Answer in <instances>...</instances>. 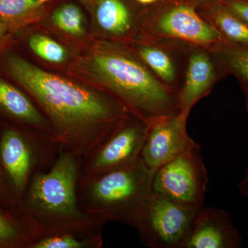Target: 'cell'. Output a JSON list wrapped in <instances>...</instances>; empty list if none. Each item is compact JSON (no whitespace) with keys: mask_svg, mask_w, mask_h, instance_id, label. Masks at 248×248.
<instances>
[{"mask_svg":"<svg viewBox=\"0 0 248 248\" xmlns=\"http://www.w3.org/2000/svg\"><path fill=\"white\" fill-rule=\"evenodd\" d=\"M6 65L42 109L59 144L81 158L110 138L129 113L105 91L52 74L20 57H8Z\"/></svg>","mask_w":248,"mask_h":248,"instance_id":"obj_1","label":"cell"},{"mask_svg":"<svg viewBox=\"0 0 248 248\" xmlns=\"http://www.w3.org/2000/svg\"><path fill=\"white\" fill-rule=\"evenodd\" d=\"M86 63L99 89L148 127L181 110L177 94L164 86L128 45L104 42Z\"/></svg>","mask_w":248,"mask_h":248,"instance_id":"obj_2","label":"cell"},{"mask_svg":"<svg viewBox=\"0 0 248 248\" xmlns=\"http://www.w3.org/2000/svg\"><path fill=\"white\" fill-rule=\"evenodd\" d=\"M81 160L62 148L51 167L31 180L18 215L30 228L34 241L61 232L103 230L107 223L79 208Z\"/></svg>","mask_w":248,"mask_h":248,"instance_id":"obj_3","label":"cell"},{"mask_svg":"<svg viewBox=\"0 0 248 248\" xmlns=\"http://www.w3.org/2000/svg\"><path fill=\"white\" fill-rule=\"evenodd\" d=\"M156 170L141 158L120 169L87 178H80L78 203L84 213L133 228L153 191Z\"/></svg>","mask_w":248,"mask_h":248,"instance_id":"obj_4","label":"cell"},{"mask_svg":"<svg viewBox=\"0 0 248 248\" xmlns=\"http://www.w3.org/2000/svg\"><path fill=\"white\" fill-rule=\"evenodd\" d=\"M62 148L53 135L37 129L23 132L6 128L2 132L0 161L18 207L31 180L51 167Z\"/></svg>","mask_w":248,"mask_h":248,"instance_id":"obj_5","label":"cell"},{"mask_svg":"<svg viewBox=\"0 0 248 248\" xmlns=\"http://www.w3.org/2000/svg\"><path fill=\"white\" fill-rule=\"evenodd\" d=\"M143 34L212 49L226 42L199 12L195 0H159L148 6Z\"/></svg>","mask_w":248,"mask_h":248,"instance_id":"obj_6","label":"cell"},{"mask_svg":"<svg viewBox=\"0 0 248 248\" xmlns=\"http://www.w3.org/2000/svg\"><path fill=\"white\" fill-rule=\"evenodd\" d=\"M208 173L196 144L155 170L153 191L193 208L203 206Z\"/></svg>","mask_w":248,"mask_h":248,"instance_id":"obj_7","label":"cell"},{"mask_svg":"<svg viewBox=\"0 0 248 248\" xmlns=\"http://www.w3.org/2000/svg\"><path fill=\"white\" fill-rule=\"evenodd\" d=\"M200 209L181 205L152 191L135 230L146 247L182 248Z\"/></svg>","mask_w":248,"mask_h":248,"instance_id":"obj_8","label":"cell"},{"mask_svg":"<svg viewBox=\"0 0 248 248\" xmlns=\"http://www.w3.org/2000/svg\"><path fill=\"white\" fill-rule=\"evenodd\" d=\"M148 132L143 120L128 113L110 138L81 158L80 178L120 169L141 159Z\"/></svg>","mask_w":248,"mask_h":248,"instance_id":"obj_9","label":"cell"},{"mask_svg":"<svg viewBox=\"0 0 248 248\" xmlns=\"http://www.w3.org/2000/svg\"><path fill=\"white\" fill-rule=\"evenodd\" d=\"M189 45L143 34L129 47L164 86L177 94L185 76Z\"/></svg>","mask_w":248,"mask_h":248,"instance_id":"obj_10","label":"cell"},{"mask_svg":"<svg viewBox=\"0 0 248 248\" xmlns=\"http://www.w3.org/2000/svg\"><path fill=\"white\" fill-rule=\"evenodd\" d=\"M190 113L180 110L148 127L141 156L147 167L158 169L197 144L187 131Z\"/></svg>","mask_w":248,"mask_h":248,"instance_id":"obj_11","label":"cell"},{"mask_svg":"<svg viewBox=\"0 0 248 248\" xmlns=\"http://www.w3.org/2000/svg\"><path fill=\"white\" fill-rule=\"evenodd\" d=\"M226 77L211 49L189 45L185 76L177 93L180 110L190 112Z\"/></svg>","mask_w":248,"mask_h":248,"instance_id":"obj_12","label":"cell"},{"mask_svg":"<svg viewBox=\"0 0 248 248\" xmlns=\"http://www.w3.org/2000/svg\"><path fill=\"white\" fill-rule=\"evenodd\" d=\"M242 237L230 214L202 207L196 215L182 248H239Z\"/></svg>","mask_w":248,"mask_h":248,"instance_id":"obj_13","label":"cell"},{"mask_svg":"<svg viewBox=\"0 0 248 248\" xmlns=\"http://www.w3.org/2000/svg\"><path fill=\"white\" fill-rule=\"evenodd\" d=\"M143 15L137 16L124 0H99L96 19L99 29L116 43L127 45L143 35Z\"/></svg>","mask_w":248,"mask_h":248,"instance_id":"obj_14","label":"cell"},{"mask_svg":"<svg viewBox=\"0 0 248 248\" xmlns=\"http://www.w3.org/2000/svg\"><path fill=\"white\" fill-rule=\"evenodd\" d=\"M0 110L27 126L53 136L51 125L43 112L22 91L1 78Z\"/></svg>","mask_w":248,"mask_h":248,"instance_id":"obj_15","label":"cell"},{"mask_svg":"<svg viewBox=\"0 0 248 248\" xmlns=\"http://www.w3.org/2000/svg\"><path fill=\"white\" fill-rule=\"evenodd\" d=\"M199 12L229 43L248 46V25L219 0L200 5Z\"/></svg>","mask_w":248,"mask_h":248,"instance_id":"obj_16","label":"cell"},{"mask_svg":"<svg viewBox=\"0 0 248 248\" xmlns=\"http://www.w3.org/2000/svg\"><path fill=\"white\" fill-rule=\"evenodd\" d=\"M103 244L102 230L65 231L45 235L27 248H101Z\"/></svg>","mask_w":248,"mask_h":248,"instance_id":"obj_17","label":"cell"},{"mask_svg":"<svg viewBox=\"0 0 248 248\" xmlns=\"http://www.w3.org/2000/svg\"><path fill=\"white\" fill-rule=\"evenodd\" d=\"M211 50L226 77L234 76L241 89H248V46L226 42Z\"/></svg>","mask_w":248,"mask_h":248,"instance_id":"obj_18","label":"cell"},{"mask_svg":"<svg viewBox=\"0 0 248 248\" xmlns=\"http://www.w3.org/2000/svg\"><path fill=\"white\" fill-rule=\"evenodd\" d=\"M33 241L32 232L19 215L0 209V248H27Z\"/></svg>","mask_w":248,"mask_h":248,"instance_id":"obj_19","label":"cell"},{"mask_svg":"<svg viewBox=\"0 0 248 248\" xmlns=\"http://www.w3.org/2000/svg\"><path fill=\"white\" fill-rule=\"evenodd\" d=\"M39 6L37 0H0V22L8 29L19 27Z\"/></svg>","mask_w":248,"mask_h":248,"instance_id":"obj_20","label":"cell"},{"mask_svg":"<svg viewBox=\"0 0 248 248\" xmlns=\"http://www.w3.org/2000/svg\"><path fill=\"white\" fill-rule=\"evenodd\" d=\"M52 22L60 30L70 35L81 36L84 33L82 13L76 5L60 6L53 13Z\"/></svg>","mask_w":248,"mask_h":248,"instance_id":"obj_21","label":"cell"},{"mask_svg":"<svg viewBox=\"0 0 248 248\" xmlns=\"http://www.w3.org/2000/svg\"><path fill=\"white\" fill-rule=\"evenodd\" d=\"M32 51L40 58L51 63H62L66 58V50L53 39L42 35L31 36L29 41Z\"/></svg>","mask_w":248,"mask_h":248,"instance_id":"obj_22","label":"cell"},{"mask_svg":"<svg viewBox=\"0 0 248 248\" xmlns=\"http://www.w3.org/2000/svg\"><path fill=\"white\" fill-rule=\"evenodd\" d=\"M241 20L248 25V1L247 0H219Z\"/></svg>","mask_w":248,"mask_h":248,"instance_id":"obj_23","label":"cell"},{"mask_svg":"<svg viewBox=\"0 0 248 248\" xmlns=\"http://www.w3.org/2000/svg\"><path fill=\"white\" fill-rule=\"evenodd\" d=\"M240 192L248 200V166L245 170L244 175L238 185Z\"/></svg>","mask_w":248,"mask_h":248,"instance_id":"obj_24","label":"cell"},{"mask_svg":"<svg viewBox=\"0 0 248 248\" xmlns=\"http://www.w3.org/2000/svg\"><path fill=\"white\" fill-rule=\"evenodd\" d=\"M8 27L3 24L2 22H0V42L1 40L4 38L5 35H6V32L8 31Z\"/></svg>","mask_w":248,"mask_h":248,"instance_id":"obj_25","label":"cell"},{"mask_svg":"<svg viewBox=\"0 0 248 248\" xmlns=\"http://www.w3.org/2000/svg\"><path fill=\"white\" fill-rule=\"evenodd\" d=\"M140 4L144 5V6H150L157 2L159 0H136Z\"/></svg>","mask_w":248,"mask_h":248,"instance_id":"obj_26","label":"cell"},{"mask_svg":"<svg viewBox=\"0 0 248 248\" xmlns=\"http://www.w3.org/2000/svg\"><path fill=\"white\" fill-rule=\"evenodd\" d=\"M244 93L245 102H246V110L248 114V89H241Z\"/></svg>","mask_w":248,"mask_h":248,"instance_id":"obj_27","label":"cell"},{"mask_svg":"<svg viewBox=\"0 0 248 248\" xmlns=\"http://www.w3.org/2000/svg\"><path fill=\"white\" fill-rule=\"evenodd\" d=\"M215 1V0H195L196 4H197V7L205 3L210 2V1Z\"/></svg>","mask_w":248,"mask_h":248,"instance_id":"obj_28","label":"cell"},{"mask_svg":"<svg viewBox=\"0 0 248 248\" xmlns=\"http://www.w3.org/2000/svg\"><path fill=\"white\" fill-rule=\"evenodd\" d=\"M50 1V0H37V2H38L39 5H42L44 4V3L46 2V1ZM81 1H84V0H81Z\"/></svg>","mask_w":248,"mask_h":248,"instance_id":"obj_29","label":"cell"},{"mask_svg":"<svg viewBox=\"0 0 248 248\" xmlns=\"http://www.w3.org/2000/svg\"><path fill=\"white\" fill-rule=\"evenodd\" d=\"M1 184H0V199L3 198V197H4L3 196H1Z\"/></svg>","mask_w":248,"mask_h":248,"instance_id":"obj_30","label":"cell"},{"mask_svg":"<svg viewBox=\"0 0 248 248\" xmlns=\"http://www.w3.org/2000/svg\"><path fill=\"white\" fill-rule=\"evenodd\" d=\"M247 1H248V0H247Z\"/></svg>","mask_w":248,"mask_h":248,"instance_id":"obj_31","label":"cell"}]
</instances>
